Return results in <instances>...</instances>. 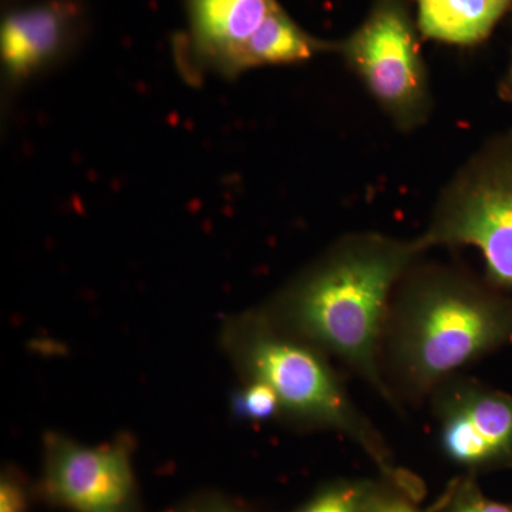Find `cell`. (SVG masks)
<instances>
[{
	"label": "cell",
	"mask_w": 512,
	"mask_h": 512,
	"mask_svg": "<svg viewBox=\"0 0 512 512\" xmlns=\"http://www.w3.org/2000/svg\"><path fill=\"white\" fill-rule=\"evenodd\" d=\"M424 258L397 282L380 336V375L397 412L426 403L448 377L512 345V293Z\"/></svg>",
	"instance_id": "1"
},
{
	"label": "cell",
	"mask_w": 512,
	"mask_h": 512,
	"mask_svg": "<svg viewBox=\"0 0 512 512\" xmlns=\"http://www.w3.org/2000/svg\"><path fill=\"white\" fill-rule=\"evenodd\" d=\"M426 254L417 237L349 232L258 308L279 329L348 367L389 404L379 369L384 316L397 282Z\"/></svg>",
	"instance_id": "2"
},
{
	"label": "cell",
	"mask_w": 512,
	"mask_h": 512,
	"mask_svg": "<svg viewBox=\"0 0 512 512\" xmlns=\"http://www.w3.org/2000/svg\"><path fill=\"white\" fill-rule=\"evenodd\" d=\"M220 342L241 380L274 390L284 423L335 431L359 447L384 480L414 493L423 491L416 477L396 467L382 431L357 406L325 353L279 329L259 308L225 319Z\"/></svg>",
	"instance_id": "3"
},
{
	"label": "cell",
	"mask_w": 512,
	"mask_h": 512,
	"mask_svg": "<svg viewBox=\"0 0 512 512\" xmlns=\"http://www.w3.org/2000/svg\"><path fill=\"white\" fill-rule=\"evenodd\" d=\"M417 238L427 252L476 249L485 278L512 293V130L488 138L464 161Z\"/></svg>",
	"instance_id": "4"
},
{
	"label": "cell",
	"mask_w": 512,
	"mask_h": 512,
	"mask_svg": "<svg viewBox=\"0 0 512 512\" xmlns=\"http://www.w3.org/2000/svg\"><path fill=\"white\" fill-rule=\"evenodd\" d=\"M417 33L406 0H375L362 25L339 49L346 66L403 133L424 126L433 110Z\"/></svg>",
	"instance_id": "5"
},
{
	"label": "cell",
	"mask_w": 512,
	"mask_h": 512,
	"mask_svg": "<svg viewBox=\"0 0 512 512\" xmlns=\"http://www.w3.org/2000/svg\"><path fill=\"white\" fill-rule=\"evenodd\" d=\"M133 458L130 434L87 446L47 431L37 493L46 503L69 512H140Z\"/></svg>",
	"instance_id": "6"
},
{
	"label": "cell",
	"mask_w": 512,
	"mask_h": 512,
	"mask_svg": "<svg viewBox=\"0 0 512 512\" xmlns=\"http://www.w3.org/2000/svg\"><path fill=\"white\" fill-rule=\"evenodd\" d=\"M427 403L441 451L463 473L512 467V393L458 373L441 382Z\"/></svg>",
	"instance_id": "7"
},
{
	"label": "cell",
	"mask_w": 512,
	"mask_h": 512,
	"mask_svg": "<svg viewBox=\"0 0 512 512\" xmlns=\"http://www.w3.org/2000/svg\"><path fill=\"white\" fill-rule=\"evenodd\" d=\"M279 6L278 0H185L187 32L174 43L184 79L197 84L207 74L237 79L242 47Z\"/></svg>",
	"instance_id": "8"
},
{
	"label": "cell",
	"mask_w": 512,
	"mask_h": 512,
	"mask_svg": "<svg viewBox=\"0 0 512 512\" xmlns=\"http://www.w3.org/2000/svg\"><path fill=\"white\" fill-rule=\"evenodd\" d=\"M82 12L74 0H45L10 12L0 30V55L10 84L28 82L66 55Z\"/></svg>",
	"instance_id": "9"
},
{
	"label": "cell",
	"mask_w": 512,
	"mask_h": 512,
	"mask_svg": "<svg viewBox=\"0 0 512 512\" xmlns=\"http://www.w3.org/2000/svg\"><path fill=\"white\" fill-rule=\"evenodd\" d=\"M416 25L424 39L453 46L483 42L500 22L512 0H414Z\"/></svg>",
	"instance_id": "10"
},
{
	"label": "cell",
	"mask_w": 512,
	"mask_h": 512,
	"mask_svg": "<svg viewBox=\"0 0 512 512\" xmlns=\"http://www.w3.org/2000/svg\"><path fill=\"white\" fill-rule=\"evenodd\" d=\"M339 49L340 42L309 35L279 6L242 47L237 77L258 67L306 62L322 53H339Z\"/></svg>",
	"instance_id": "11"
},
{
	"label": "cell",
	"mask_w": 512,
	"mask_h": 512,
	"mask_svg": "<svg viewBox=\"0 0 512 512\" xmlns=\"http://www.w3.org/2000/svg\"><path fill=\"white\" fill-rule=\"evenodd\" d=\"M379 483L340 478L319 487L292 512H370Z\"/></svg>",
	"instance_id": "12"
},
{
	"label": "cell",
	"mask_w": 512,
	"mask_h": 512,
	"mask_svg": "<svg viewBox=\"0 0 512 512\" xmlns=\"http://www.w3.org/2000/svg\"><path fill=\"white\" fill-rule=\"evenodd\" d=\"M426 512H512V504L488 498L477 483V476L463 473L447 484L443 494Z\"/></svg>",
	"instance_id": "13"
},
{
	"label": "cell",
	"mask_w": 512,
	"mask_h": 512,
	"mask_svg": "<svg viewBox=\"0 0 512 512\" xmlns=\"http://www.w3.org/2000/svg\"><path fill=\"white\" fill-rule=\"evenodd\" d=\"M229 410L235 420L245 423L282 421V406L274 390L259 382H244L229 397Z\"/></svg>",
	"instance_id": "14"
},
{
	"label": "cell",
	"mask_w": 512,
	"mask_h": 512,
	"mask_svg": "<svg viewBox=\"0 0 512 512\" xmlns=\"http://www.w3.org/2000/svg\"><path fill=\"white\" fill-rule=\"evenodd\" d=\"M28 481L16 468H3L0 476V512H29Z\"/></svg>",
	"instance_id": "15"
},
{
	"label": "cell",
	"mask_w": 512,
	"mask_h": 512,
	"mask_svg": "<svg viewBox=\"0 0 512 512\" xmlns=\"http://www.w3.org/2000/svg\"><path fill=\"white\" fill-rule=\"evenodd\" d=\"M419 498L420 495L382 478L370 512H426L417 507Z\"/></svg>",
	"instance_id": "16"
},
{
	"label": "cell",
	"mask_w": 512,
	"mask_h": 512,
	"mask_svg": "<svg viewBox=\"0 0 512 512\" xmlns=\"http://www.w3.org/2000/svg\"><path fill=\"white\" fill-rule=\"evenodd\" d=\"M165 512H259L221 493H201Z\"/></svg>",
	"instance_id": "17"
},
{
	"label": "cell",
	"mask_w": 512,
	"mask_h": 512,
	"mask_svg": "<svg viewBox=\"0 0 512 512\" xmlns=\"http://www.w3.org/2000/svg\"><path fill=\"white\" fill-rule=\"evenodd\" d=\"M501 93H503L508 100H512V62L510 67H508L507 76L504 77L503 84H501Z\"/></svg>",
	"instance_id": "18"
}]
</instances>
